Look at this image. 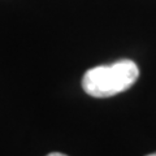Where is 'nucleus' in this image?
I'll return each mask as SVG.
<instances>
[{"label": "nucleus", "mask_w": 156, "mask_h": 156, "mask_svg": "<svg viewBox=\"0 0 156 156\" xmlns=\"http://www.w3.org/2000/svg\"><path fill=\"white\" fill-rule=\"evenodd\" d=\"M139 69L134 61L124 58L108 65L91 68L82 78V89L94 98H111L135 83Z\"/></svg>", "instance_id": "1"}, {"label": "nucleus", "mask_w": 156, "mask_h": 156, "mask_svg": "<svg viewBox=\"0 0 156 156\" xmlns=\"http://www.w3.org/2000/svg\"><path fill=\"white\" fill-rule=\"evenodd\" d=\"M47 156H68V155L61 154V152H51V154H48Z\"/></svg>", "instance_id": "2"}, {"label": "nucleus", "mask_w": 156, "mask_h": 156, "mask_svg": "<svg viewBox=\"0 0 156 156\" xmlns=\"http://www.w3.org/2000/svg\"><path fill=\"white\" fill-rule=\"evenodd\" d=\"M147 156H156V152L155 154H151V155H147Z\"/></svg>", "instance_id": "3"}]
</instances>
